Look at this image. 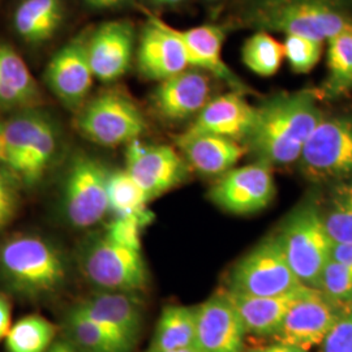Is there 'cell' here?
Listing matches in <instances>:
<instances>
[{
  "instance_id": "6da1fadb",
  "label": "cell",
  "mask_w": 352,
  "mask_h": 352,
  "mask_svg": "<svg viewBox=\"0 0 352 352\" xmlns=\"http://www.w3.org/2000/svg\"><path fill=\"white\" fill-rule=\"evenodd\" d=\"M322 119L315 90L280 93L256 109L247 141L258 161L270 166L294 164Z\"/></svg>"
},
{
  "instance_id": "7a4b0ae2",
  "label": "cell",
  "mask_w": 352,
  "mask_h": 352,
  "mask_svg": "<svg viewBox=\"0 0 352 352\" xmlns=\"http://www.w3.org/2000/svg\"><path fill=\"white\" fill-rule=\"evenodd\" d=\"M0 276L28 299H41L63 289L68 261L63 251L37 235H14L0 244Z\"/></svg>"
},
{
  "instance_id": "3957f363",
  "label": "cell",
  "mask_w": 352,
  "mask_h": 352,
  "mask_svg": "<svg viewBox=\"0 0 352 352\" xmlns=\"http://www.w3.org/2000/svg\"><path fill=\"white\" fill-rule=\"evenodd\" d=\"M251 21L260 32L324 42L352 30V10L347 0H258Z\"/></svg>"
},
{
  "instance_id": "277c9868",
  "label": "cell",
  "mask_w": 352,
  "mask_h": 352,
  "mask_svg": "<svg viewBox=\"0 0 352 352\" xmlns=\"http://www.w3.org/2000/svg\"><path fill=\"white\" fill-rule=\"evenodd\" d=\"M278 239L299 282L305 287L318 289L322 270L330 260L333 241L315 204L305 202L289 214Z\"/></svg>"
},
{
  "instance_id": "5b68a950",
  "label": "cell",
  "mask_w": 352,
  "mask_h": 352,
  "mask_svg": "<svg viewBox=\"0 0 352 352\" xmlns=\"http://www.w3.org/2000/svg\"><path fill=\"white\" fill-rule=\"evenodd\" d=\"M78 263L85 278L101 291L140 292L149 283L142 253L115 244L103 232L82 244Z\"/></svg>"
},
{
  "instance_id": "8992f818",
  "label": "cell",
  "mask_w": 352,
  "mask_h": 352,
  "mask_svg": "<svg viewBox=\"0 0 352 352\" xmlns=\"http://www.w3.org/2000/svg\"><path fill=\"white\" fill-rule=\"evenodd\" d=\"M302 287L289 267L278 236H267L234 266L227 291L269 298L287 295Z\"/></svg>"
},
{
  "instance_id": "52a82bcc",
  "label": "cell",
  "mask_w": 352,
  "mask_h": 352,
  "mask_svg": "<svg viewBox=\"0 0 352 352\" xmlns=\"http://www.w3.org/2000/svg\"><path fill=\"white\" fill-rule=\"evenodd\" d=\"M299 161L309 180H352V116L324 118L307 141Z\"/></svg>"
},
{
  "instance_id": "ba28073f",
  "label": "cell",
  "mask_w": 352,
  "mask_h": 352,
  "mask_svg": "<svg viewBox=\"0 0 352 352\" xmlns=\"http://www.w3.org/2000/svg\"><path fill=\"white\" fill-rule=\"evenodd\" d=\"M109 175L110 171L98 160L88 155L74 160L62 187V212L71 226H96L107 215Z\"/></svg>"
},
{
  "instance_id": "9c48e42d",
  "label": "cell",
  "mask_w": 352,
  "mask_h": 352,
  "mask_svg": "<svg viewBox=\"0 0 352 352\" xmlns=\"http://www.w3.org/2000/svg\"><path fill=\"white\" fill-rule=\"evenodd\" d=\"M76 126L98 145L118 146L139 140L146 129V122L138 106L126 96L106 91L81 109Z\"/></svg>"
},
{
  "instance_id": "30bf717a",
  "label": "cell",
  "mask_w": 352,
  "mask_h": 352,
  "mask_svg": "<svg viewBox=\"0 0 352 352\" xmlns=\"http://www.w3.org/2000/svg\"><path fill=\"white\" fill-rule=\"evenodd\" d=\"M344 305L322 291L309 287L291 305L274 337L280 343L308 351L324 342Z\"/></svg>"
},
{
  "instance_id": "8fae6325",
  "label": "cell",
  "mask_w": 352,
  "mask_h": 352,
  "mask_svg": "<svg viewBox=\"0 0 352 352\" xmlns=\"http://www.w3.org/2000/svg\"><path fill=\"white\" fill-rule=\"evenodd\" d=\"M126 171L149 200L183 184L189 174L187 161L167 145H146L140 140L128 144Z\"/></svg>"
},
{
  "instance_id": "7c38bea8",
  "label": "cell",
  "mask_w": 352,
  "mask_h": 352,
  "mask_svg": "<svg viewBox=\"0 0 352 352\" xmlns=\"http://www.w3.org/2000/svg\"><path fill=\"white\" fill-rule=\"evenodd\" d=\"M274 195L272 167L263 161L228 170L209 192L217 206L232 214L260 212L272 202Z\"/></svg>"
},
{
  "instance_id": "4fadbf2b",
  "label": "cell",
  "mask_w": 352,
  "mask_h": 352,
  "mask_svg": "<svg viewBox=\"0 0 352 352\" xmlns=\"http://www.w3.org/2000/svg\"><path fill=\"white\" fill-rule=\"evenodd\" d=\"M140 72L151 80L164 81L192 67L188 52L173 30L161 19L149 16L140 39Z\"/></svg>"
},
{
  "instance_id": "5bb4252c",
  "label": "cell",
  "mask_w": 352,
  "mask_h": 352,
  "mask_svg": "<svg viewBox=\"0 0 352 352\" xmlns=\"http://www.w3.org/2000/svg\"><path fill=\"white\" fill-rule=\"evenodd\" d=\"M245 329L225 294L214 295L196 307L197 352H241Z\"/></svg>"
},
{
  "instance_id": "9a60e30c",
  "label": "cell",
  "mask_w": 352,
  "mask_h": 352,
  "mask_svg": "<svg viewBox=\"0 0 352 352\" xmlns=\"http://www.w3.org/2000/svg\"><path fill=\"white\" fill-rule=\"evenodd\" d=\"M45 77L51 91L67 107H80L90 91L94 78L87 45L81 41L65 45L51 59Z\"/></svg>"
},
{
  "instance_id": "2e32d148",
  "label": "cell",
  "mask_w": 352,
  "mask_h": 352,
  "mask_svg": "<svg viewBox=\"0 0 352 352\" xmlns=\"http://www.w3.org/2000/svg\"><path fill=\"white\" fill-rule=\"evenodd\" d=\"M138 294L101 291L78 302L76 308L135 346L144 316L142 302Z\"/></svg>"
},
{
  "instance_id": "e0dca14e",
  "label": "cell",
  "mask_w": 352,
  "mask_h": 352,
  "mask_svg": "<svg viewBox=\"0 0 352 352\" xmlns=\"http://www.w3.org/2000/svg\"><path fill=\"white\" fill-rule=\"evenodd\" d=\"M133 28L126 21L102 25L90 38L87 51L93 75L110 82L124 75L132 60Z\"/></svg>"
},
{
  "instance_id": "ac0fdd59",
  "label": "cell",
  "mask_w": 352,
  "mask_h": 352,
  "mask_svg": "<svg viewBox=\"0 0 352 352\" xmlns=\"http://www.w3.org/2000/svg\"><path fill=\"white\" fill-rule=\"evenodd\" d=\"M209 96L208 76L197 71H184L161 81L153 94V103L161 118L180 122L200 113L209 102Z\"/></svg>"
},
{
  "instance_id": "d6986e66",
  "label": "cell",
  "mask_w": 352,
  "mask_h": 352,
  "mask_svg": "<svg viewBox=\"0 0 352 352\" xmlns=\"http://www.w3.org/2000/svg\"><path fill=\"white\" fill-rule=\"evenodd\" d=\"M256 119V109L239 91L227 93L208 102L189 126L190 133H206L226 139L247 140Z\"/></svg>"
},
{
  "instance_id": "ffe728a7",
  "label": "cell",
  "mask_w": 352,
  "mask_h": 352,
  "mask_svg": "<svg viewBox=\"0 0 352 352\" xmlns=\"http://www.w3.org/2000/svg\"><path fill=\"white\" fill-rule=\"evenodd\" d=\"M177 145L188 166L202 175H223L247 153L239 141L206 133L184 132Z\"/></svg>"
},
{
  "instance_id": "44dd1931",
  "label": "cell",
  "mask_w": 352,
  "mask_h": 352,
  "mask_svg": "<svg viewBox=\"0 0 352 352\" xmlns=\"http://www.w3.org/2000/svg\"><path fill=\"white\" fill-rule=\"evenodd\" d=\"M309 287L302 286L282 296H248L225 291L227 300L238 312L247 333L256 336H276L291 305Z\"/></svg>"
},
{
  "instance_id": "7402d4cb",
  "label": "cell",
  "mask_w": 352,
  "mask_h": 352,
  "mask_svg": "<svg viewBox=\"0 0 352 352\" xmlns=\"http://www.w3.org/2000/svg\"><path fill=\"white\" fill-rule=\"evenodd\" d=\"M173 30L188 52L192 67L213 74L238 90L243 88L239 78L232 74L222 59L225 33L221 28L201 25L187 30L173 28Z\"/></svg>"
},
{
  "instance_id": "603a6c76",
  "label": "cell",
  "mask_w": 352,
  "mask_h": 352,
  "mask_svg": "<svg viewBox=\"0 0 352 352\" xmlns=\"http://www.w3.org/2000/svg\"><path fill=\"white\" fill-rule=\"evenodd\" d=\"M39 100V89L24 59L0 43V107H26Z\"/></svg>"
},
{
  "instance_id": "cb8c5ba5",
  "label": "cell",
  "mask_w": 352,
  "mask_h": 352,
  "mask_svg": "<svg viewBox=\"0 0 352 352\" xmlns=\"http://www.w3.org/2000/svg\"><path fill=\"white\" fill-rule=\"evenodd\" d=\"M68 342L77 352H132L133 344L74 307L64 321Z\"/></svg>"
},
{
  "instance_id": "d4e9b609",
  "label": "cell",
  "mask_w": 352,
  "mask_h": 352,
  "mask_svg": "<svg viewBox=\"0 0 352 352\" xmlns=\"http://www.w3.org/2000/svg\"><path fill=\"white\" fill-rule=\"evenodd\" d=\"M47 115L25 111L1 123L0 126V167L14 175L28 148L38 131L46 122Z\"/></svg>"
},
{
  "instance_id": "484cf974",
  "label": "cell",
  "mask_w": 352,
  "mask_h": 352,
  "mask_svg": "<svg viewBox=\"0 0 352 352\" xmlns=\"http://www.w3.org/2000/svg\"><path fill=\"white\" fill-rule=\"evenodd\" d=\"M196 307L167 305L158 318L151 350L174 351L195 347Z\"/></svg>"
},
{
  "instance_id": "4316f807",
  "label": "cell",
  "mask_w": 352,
  "mask_h": 352,
  "mask_svg": "<svg viewBox=\"0 0 352 352\" xmlns=\"http://www.w3.org/2000/svg\"><path fill=\"white\" fill-rule=\"evenodd\" d=\"M62 19L60 0H24L14 13V28L26 42L41 43L54 36Z\"/></svg>"
},
{
  "instance_id": "83f0119b",
  "label": "cell",
  "mask_w": 352,
  "mask_h": 352,
  "mask_svg": "<svg viewBox=\"0 0 352 352\" xmlns=\"http://www.w3.org/2000/svg\"><path fill=\"white\" fill-rule=\"evenodd\" d=\"M58 148V129L47 118L28 148L13 175L17 184L24 188H33L37 186L54 162Z\"/></svg>"
},
{
  "instance_id": "f1b7e54d",
  "label": "cell",
  "mask_w": 352,
  "mask_h": 352,
  "mask_svg": "<svg viewBox=\"0 0 352 352\" xmlns=\"http://www.w3.org/2000/svg\"><path fill=\"white\" fill-rule=\"evenodd\" d=\"M327 42V75L321 96L336 100L352 90V30L343 32Z\"/></svg>"
},
{
  "instance_id": "f546056e",
  "label": "cell",
  "mask_w": 352,
  "mask_h": 352,
  "mask_svg": "<svg viewBox=\"0 0 352 352\" xmlns=\"http://www.w3.org/2000/svg\"><path fill=\"white\" fill-rule=\"evenodd\" d=\"M56 330L45 317L30 315L13 324L7 337V352H47L50 350Z\"/></svg>"
},
{
  "instance_id": "4dcf8cb0",
  "label": "cell",
  "mask_w": 352,
  "mask_h": 352,
  "mask_svg": "<svg viewBox=\"0 0 352 352\" xmlns=\"http://www.w3.org/2000/svg\"><path fill=\"white\" fill-rule=\"evenodd\" d=\"M109 212L115 217H133L149 212L146 193L126 170L110 171L107 180Z\"/></svg>"
},
{
  "instance_id": "1f68e13d",
  "label": "cell",
  "mask_w": 352,
  "mask_h": 352,
  "mask_svg": "<svg viewBox=\"0 0 352 352\" xmlns=\"http://www.w3.org/2000/svg\"><path fill=\"white\" fill-rule=\"evenodd\" d=\"M244 65L254 75L272 77L285 60L283 45L266 32H257L245 39L241 47Z\"/></svg>"
},
{
  "instance_id": "d6a6232c",
  "label": "cell",
  "mask_w": 352,
  "mask_h": 352,
  "mask_svg": "<svg viewBox=\"0 0 352 352\" xmlns=\"http://www.w3.org/2000/svg\"><path fill=\"white\" fill-rule=\"evenodd\" d=\"M322 217L333 243H352V180L336 186L327 212Z\"/></svg>"
},
{
  "instance_id": "836d02e7",
  "label": "cell",
  "mask_w": 352,
  "mask_h": 352,
  "mask_svg": "<svg viewBox=\"0 0 352 352\" xmlns=\"http://www.w3.org/2000/svg\"><path fill=\"white\" fill-rule=\"evenodd\" d=\"M282 45L285 59L295 74H309L320 62L322 54V42L320 41L287 34Z\"/></svg>"
},
{
  "instance_id": "e575fe53",
  "label": "cell",
  "mask_w": 352,
  "mask_h": 352,
  "mask_svg": "<svg viewBox=\"0 0 352 352\" xmlns=\"http://www.w3.org/2000/svg\"><path fill=\"white\" fill-rule=\"evenodd\" d=\"M154 213L149 210L142 215L115 217L104 230L107 239L129 250L141 252V234L154 222Z\"/></svg>"
},
{
  "instance_id": "d590c367",
  "label": "cell",
  "mask_w": 352,
  "mask_h": 352,
  "mask_svg": "<svg viewBox=\"0 0 352 352\" xmlns=\"http://www.w3.org/2000/svg\"><path fill=\"white\" fill-rule=\"evenodd\" d=\"M318 289L337 302L352 304V269L330 258L322 270Z\"/></svg>"
},
{
  "instance_id": "8d00e7d4",
  "label": "cell",
  "mask_w": 352,
  "mask_h": 352,
  "mask_svg": "<svg viewBox=\"0 0 352 352\" xmlns=\"http://www.w3.org/2000/svg\"><path fill=\"white\" fill-rule=\"evenodd\" d=\"M321 344L324 352H352V304L344 305L342 315Z\"/></svg>"
},
{
  "instance_id": "74e56055",
  "label": "cell",
  "mask_w": 352,
  "mask_h": 352,
  "mask_svg": "<svg viewBox=\"0 0 352 352\" xmlns=\"http://www.w3.org/2000/svg\"><path fill=\"white\" fill-rule=\"evenodd\" d=\"M19 184L0 167V230L12 222L19 208Z\"/></svg>"
},
{
  "instance_id": "f35d334b",
  "label": "cell",
  "mask_w": 352,
  "mask_h": 352,
  "mask_svg": "<svg viewBox=\"0 0 352 352\" xmlns=\"http://www.w3.org/2000/svg\"><path fill=\"white\" fill-rule=\"evenodd\" d=\"M330 258L352 269V243H333Z\"/></svg>"
},
{
  "instance_id": "ab89813d",
  "label": "cell",
  "mask_w": 352,
  "mask_h": 352,
  "mask_svg": "<svg viewBox=\"0 0 352 352\" xmlns=\"http://www.w3.org/2000/svg\"><path fill=\"white\" fill-rule=\"evenodd\" d=\"M11 327V302L0 294V340L7 337Z\"/></svg>"
},
{
  "instance_id": "60d3db41",
  "label": "cell",
  "mask_w": 352,
  "mask_h": 352,
  "mask_svg": "<svg viewBox=\"0 0 352 352\" xmlns=\"http://www.w3.org/2000/svg\"><path fill=\"white\" fill-rule=\"evenodd\" d=\"M252 352H308L299 347H295V346H291V344H286V343H280L278 342L277 344H273V346H269V347H265L261 350H254Z\"/></svg>"
},
{
  "instance_id": "b9f144b4",
  "label": "cell",
  "mask_w": 352,
  "mask_h": 352,
  "mask_svg": "<svg viewBox=\"0 0 352 352\" xmlns=\"http://www.w3.org/2000/svg\"><path fill=\"white\" fill-rule=\"evenodd\" d=\"M47 352H77L75 349L72 347V344L68 340H58L54 342L50 350Z\"/></svg>"
},
{
  "instance_id": "7bdbcfd3",
  "label": "cell",
  "mask_w": 352,
  "mask_h": 352,
  "mask_svg": "<svg viewBox=\"0 0 352 352\" xmlns=\"http://www.w3.org/2000/svg\"><path fill=\"white\" fill-rule=\"evenodd\" d=\"M90 6L97 7V8H109L119 4L123 0H87Z\"/></svg>"
},
{
  "instance_id": "ee69618b",
  "label": "cell",
  "mask_w": 352,
  "mask_h": 352,
  "mask_svg": "<svg viewBox=\"0 0 352 352\" xmlns=\"http://www.w3.org/2000/svg\"><path fill=\"white\" fill-rule=\"evenodd\" d=\"M146 352H197V350L195 347L186 349V350H174V351H161V350H151V349H149Z\"/></svg>"
},
{
  "instance_id": "f6af8a7d",
  "label": "cell",
  "mask_w": 352,
  "mask_h": 352,
  "mask_svg": "<svg viewBox=\"0 0 352 352\" xmlns=\"http://www.w3.org/2000/svg\"><path fill=\"white\" fill-rule=\"evenodd\" d=\"M158 3H164V4H176V3H180L183 0H155Z\"/></svg>"
},
{
  "instance_id": "bcb514c9",
  "label": "cell",
  "mask_w": 352,
  "mask_h": 352,
  "mask_svg": "<svg viewBox=\"0 0 352 352\" xmlns=\"http://www.w3.org/2000/svg\"><path fill=\"white\" fill-rule=\"evenodd\" d=\"M0 126H1V122H0Z\"/></svg>"
}]
</instances>
